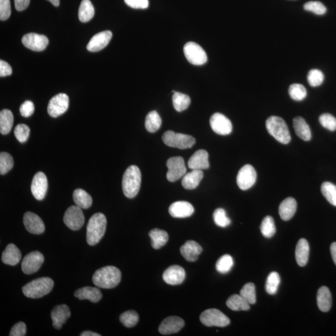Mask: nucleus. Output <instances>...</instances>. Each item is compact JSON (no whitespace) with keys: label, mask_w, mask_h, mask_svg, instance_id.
<instances>
[{"label":"nucleus","mask_w":336,"mask_h":336,"mask_svg":"<svg viewBox=\"0 0 336 336\" xmlns=\"http://www.w3.org/2000/svg\"><path fill=\"white\" fill-rule=\"evenodd\" d=\"M122 274L118 268L107 266L97 270L93 277L94 285L97 287L111 289L119 284Z\"/></svg>","instance_id":"1"},{"label":"nucleus","mask_w":336,"mask_h":336,"mask_svg":"<svg viewBox=\"0 0 336 336\" xmlns=\"http://www.w3.org/2000/svg\"><path fill=\"white\" fill-rule=\"evenodd\" d=\"M107 227V219L102 213H96L89 219L87 226V242L95 245L104 237Z\"/></svg>","instance_id":"2"},{"label":"nucleus","mask_w":336,"mask_h":336,"mask_svg":"<svg viewBox=\"0 0 336 336\" xmlns=\"http://www.w3.org/2000/svg\"><path fill=\"white\" fill-rule=\"evenodd\" d=\"M141 173L138 166L132 165L126 170L122 180V190L124 195L132 199L137 195L140 191Z\"/></svg>","instance_id":"3"},{"label":"nucleus","mask_w":336,"mask_h":336,"mask_svg":"<svg viewBox=\"0 0 336 336\" xmlns=\"http://www.w3.org/2000/svg\"><path fill=\"white\" fill-rule=\"evenodd\" d=\"M54 287V281L48 277L37 278L27 283L22 288L26 297L39 298L48 295Z\"/></svg>","instance_id":"4"},{"label":"nucleus","mask_w":336,"mask_h":336,"mask_svg":"<svg viewBox=\"0 0 336 336\" xmlns=\"http://www.w3.org/2000/svg\"><path fill=\"white\" fill-rule=\"evenodd\" d=\"M266 128L270 135L276 139L278 142L285 144L290 142L291 135L288 126L282 118L277 116L269 117L266 121Z\"/></svg>","instance_id":"5"},{"label":"nucleus","mask_w":336,"mask_h":336,"mask_svg":"<svg viewBox=\"0 0 336 336\" xmlns=\"http://www.w3.org/2000/svg\"><path fill=\"white\" fill-rule=\"evenodd\" d=\"M162 140L166 145L181 149L190 148L196 143L195 138L192 136L171 130L164 132Z\"/></svg>","instance_id":"6"},{"label":"nucleus","mask_w":336,"mask_h":336,"mask_svg":"<svg viewBox=\"0 0 336 336\" xmlns=\"http://www.w3.org/2000/svg\"><path fill=\"white\" fill-rule=\"evenodd\" d=\"M200 321L206 326L225 327L230 324V319L219 309H209L202 312Z\"/></svg>","instance_id":"7"},{"label":"nucleus","mask_w":336,"mask_h":336,"mask_svg":"<svg viewBox=\"0 0 336 336\" xmlns=\"http://www.w3.org/2000/svg\"><path fill=\"white\" fill-rule=\"evenodd\" d=\"M184 53L186 59L194 65H202L207 61V56L204 50L194 42H189L184 46Z\"/></svg>","instance_id":"8"},{"label":"nucleus","mask_w":336,"mask_h":336,"mask_svg":"<svg viewBox=\"0 0 336 336\" xmlns=\"http://www.w3.org/2000/svg\"><path fill=\"white\" fill-rule=\"evenodd\" d=\"M166 166L168 168L166 178L170 182H175L179 180L186 175L187 171L185 161L183 157L180 156L170 157L167 161Z\"/></svg>","instance_id":"9"},{"label":"nucleus","mask_w":336,"mask_h":336,"mask_svg":"<svg viewBox=\"0 0 336 336\" xmlns=\"http://www.w3.org/2000/svg\"><path fill=\"white\" fill-rule=\"evenodd\" d=\"M82 209L77 206H72L65 211L64 222L70 229L78 230L83 226L85 217Z\"/></svg>","instance_id":"10"},{"label":"nucleus","mask_w":336,"mask_h":336,"mask_svg":"<svg viewBox=\"0 0 336 336\" xmlns=\"http://www.w3.org/2000/svg\"><path fill=\"white\" fill-rule=\"evenodd\" d=\"M69 97L67 94L60 93L50 100L48 112L50 116L56 118L64 114L69 107Z\"/></svg>","instance_id":"11"},{"label":"nucleus","mask_w":336,"mask_h":336,"mask_svg":"<svg viewBox=\"0 0 336 336\" xmlns=\"http://www.w3.org/2000/svg\"><path fill=\"white\" fill-rule=\"evenodd\" d=\"M257 172L254 167L250 164H246L241 168L238 173L237 183L240 190H249L256 183Z\"/></svg>","instance_id":"12"},{"label":"nucleus","mask_w":336,"mask_h":336,"mask_svg":"<svg viewBox=\"0 0 336 336\" xmlns=\"http://www.w3.org/2000/svg\"><path fill=\"white\" fill-rule=\"evenodd\" d=\"M44 261L43 255L38 251L31 252L23 260L22 271L25 274H35L40 269Z\"/></svg>","instance_id":"13"},{"label":"nucleus","mask_w":336,"mask_h":336,"mask_svg":"<svg viewBox=\"0 0 336 336\" xmlns=\"http://www.w3.org/2000/svg\"><path fill=\"white\" fill-rule=\"evenodd\" d=\"M210 125L215 133L220 135H227L232 132V124L225 115L216 113L210 119Z\"/></svg>","instance_id":"14"},{"label":"nucleus","mask_w":336,"mask_h":336,"mask_svg":"<svg viewBox=\"0 0 336 336\" xmlns=\"http://www.w3.org/2000/svg\"><path fill=\"white\" fill-rule=\"evenodd\" d=\"M22 43L26 48L34 51L40 52L48 46L49 40L46 36L31 33L23 37Z\"/></svg>","instance_id":"15"},{"label":"nucleus","mask_w":336,"mask_h":336,"mask_svg":"<svg viewBox=\"0 0 336 336\" xmlns=\"http://www.w3.org/2000/svg\"><path fill=\"white\" fill-rule=\"evenodd\" d=\"M48 187V179L46 175L43 172L37 173L31 186V193L37 200L41 201L45 198Z\"/></svg>","instance_id":"16"},{"label":"nucleus","mask_w":336,"mask_h":336,"mask_svg":"<svg viewBox=\"0 0 336 336\" xmlns=\"http://www.w3.org/2000/svg\"><path fill=\"white\" fill-rule=\"evenodd\" d=\"M23 222L26 229L33 234H41L45 230V225L43 220L33 212H26L23 217Z\"/></svg>","instance_id":"17"},{"label":"nucleus","mask_w":336,"mask_h":336,"mask_svg":"<svg viewBox=\"0 0 336 336\" xmlns=\"http://www.w3.org/2000/svg\"><path fill=\"white\" fill-rule=\"evenodd\" d=\"M186 277V272L183 268L179 265H172L165 270L162 275V279L168 285H180Z\"/></svg>","instance_id":"18"},{"label":"nucleus","mask_w":336,"mask_h":336,"mask_svg":"<svg viewBox=\"0 0 336 336\" xmlns=\"http://www.w3.org/2000/svg\"><path fill=\"white\" fill-rule=\"evenodd\" d=\"M185 325V321L178 316H170L164 319L159 326V332L161 334L170 335L179 332Z\"/></svg>","instance_id":"19"},{"label":"nucleus","mask_w":336,"mask_h":336,"mask_svg":"<svg viewBox=\"0 0 336 336\" xmlns=\"http://www.w3.org/2000/svg\"><path fill=\"white\" fill-rule=\"evenodd\" d=\"M112 38V33L110 31H102L94 36L87 46V49L90 52L101 51L108 45Z\"/></svg>","instance_id":"20"},{"label":"nucleus","mask_w":336,"mask_h":336,"mask_svg":"<svg viewBox=\"0 0 336 336\" xmlns=\"http://www.w3.org/2000/svg\"><path fill=\"white\" fill-rule=\"evenodd\" d=\"M69 306L65 304L55 306L51 311L52 325L56 329H60L70 316Z\"/></svg>","instance_id":"21"},{"label":"nucleus","mask_w":336,"mask_h":336,"mask_svg":"<svg viewBox=\"0 0 336 336\" xmlns=\"http://www.w3.org/2000/svg\"><path fill=\"white\" fill-rule=\"evenodd\" d=\"M194 212L193 205L186 201H177L170 206L169 213L173 217L186 218L192 216Z\"/></svg>","instance_id":"22"},{"label":"nucleus","mask_w":336,"mask_h":336,"mask_svg":"<svg viewBox=\"0 0 336 336\" xmlns=\"http://www.w3.org/2000/svg\"><path fill=\"white\" fill-rule=\"evenodd\" d=\"M188 167L191 170H202L209 167V154L204 149H199L194 153L188 161Z\"/></svg>","instance_id":"23"},{"label":"nucleus","mask_w":336,"mask_h":336,"mask_svg":"<svg viewBox=\"0 0 336 336\" xmlns=\"http://www.w3.org/2000/svg\"><path fill=\"white\" fill-rule=\"evenodd\" d=\"M180 251L186 261L193 262L198 260L199 255L203 251V248L196 241L188 240L181 246Z\"/></svg>","instance_id":"24"},{"label":"nucleus","mask_w":336,"mask_h":336,"mask_svg":"<svg viewBox=\"0 0 336 336\" xmlns=\"http://www.w3.org/2000/svg\"><path fill=\"white\" fill-rule=\"evenodd\" d=\"M74 296L78 300H88L93 303H97L102 298V294L99 289L91 287L78 289L75 291Z\"/></svg>","instance_id":"25"},{"label":"nucleus","mask_w":336,"mask_h":336,"mask_svg":"<svg viewBox=\"0 0 336 336\" xmlns=\"http://www.w3.org/2000/svg\"><path fill=\"white\" fill-rule=\"evenodd\" d=\"M21 259H22V253L15 244H9L3 252L2 261L5 264L15 266L19 263Z\"/></svg>","instance_id":"26"},{"label":"nucleus","mask_w":336,"mask_h":336,"mask_svg":"<svg viewBox=\"0 0 336 336\" xmlns=\"http://www.w3.org/2000/svg\"><path fill=\"white\" fill-rule=\"evenodd\" d=\"M203 177L204 173L202 170H194L192 172L186 173L183 177V187L186 190H194L198 187Z\"/></svg>","instance_id":"27"},{"label":"nucleus","mask_w":336,"mask_h":336,"mask_svg":"<svg viewBox=\"0 0 336 336\" xmlns=\"http://www.w3.org/2000/svg\"><path fill=\"white\" fill-rule=\"evenodd\" d=\"M297 209V203L295 199L288 198L282 202L279 207V214L285 221H288L294 216Z\"/></svg>","instance_id":"28"},{"label":"nucleus","mask_w":336,"mask_h":336,"mask_svg":"<svg viewBox=\"0 0 336 336\" xmlns=\"http://www.w3.org/2000/svg\"><path fill=\"white\" fill-rule=\"evenodd\" d=\"M317 303L319 309L322 312H327L332 306V296L329 288L322 287L319 289L317 295Z\"/></svg>","instance_id":"29"},{"label":"nucleus","mask_w":336,"mask_h":336,"mask_svg":"<svg viewBox=\"0 0 336 336\" xmlns=\"http://www.w3.org/2000/svg\"><path fill=\"white\" fill-rule=\"evenodd\" d=\"M293 127L296 135L302 140L308 141L311 139V132L308 123L301 117L293 119Z\"/></svg>","instance_id":"30"},{"label":"nucleus","mask_w":336,"mask_h":336,"mask_svg":"<svg viewBox=\"0 0 336 336\" xmlns=\"http://www.w3.org/2000/svg\"><path fill=\"white\" fill-rule=\"evenodd\" d=\"M309 246L305 238H301L296 245L295 251L296 261L300 267H304L308 263Z\"/></svg>","instance_id":"31"},{"label":"nucleus","mask_w":336,"mask_h":336,"mask_svg":"<svg viewBox=\"0 0 336 336\" xmlns=\"http://www.w3.org/2000/svg\"><path fill=\"white\" fill-rule=\"evenodd\" d=\"M149 237L151 240L152 247L154 249H159L166 245L169 239V236L166 231L154 228L149 233Z\"/></svg>","instance_id":"32"},{"label":"nucleus","mask_w":336,"mask_h":336,"mask_svg":"<svg viewBox=\"0 0 336 336\" xmlns=\"http://www.w3.org/2000/svg\"><path fill=\"white\" fill-rule=\"evenodd\" d=\"M73 199L76 206L81 209H89L93 204V198L90 194L82 189H77L73 191Z\"/></svg>","instance_id":"33"},{"label":"nucleus","mask_w":336,"mask_h":336,"mask_svg":"<svg viewBox=\"0 0 336 336\" xmlns=\"http://www.w3.org/2000/svg\"><path fill=\"white\" fill-rule=\"evenodd\" d=\"M226 304L231 310L248 311L250 309V304L239 295H233L228 298Z\"/></svg>","instance_id":"34"},{"label":"nucleus","mask_w":336,"mask_h":336,"mask_svg":"<svg viewBox=\"0 0 336 336\" xmlns=\"http://www.w3.org/2000/svg\"><path fill=\"white\" fill-rule=\"evenodd\" d=\"M95 10L90 0H82L78 9V18L81 22L87 23L93 19Z\"/></svg>","instance_id":"35"},{"label":"nucleus","mask_w":336,"mask_h":336,"mask_svg":"<svg viewBox=\"0 0 336 336\" xmlns=\"http://www.w3.org/2000/svg\"><path fill=\"white\" fill-rule=\"evenodd\" d=\"M13 115L10 110L4 109L0 112V132L7 135L11 131L13 125Z\"/></svg>","instance_id":"36"},{"label":"nucleus","mask_w":336,"mask_h":336,"mask_svg":"<svg viewBox=\"0 0 336 336\" xmlns=\"http://www.w3.org/2000/svg\"><path fill=\"white\" fill-rule=\"evenodd\" d=\"M173 104L177 112H183L187 109L191 104L190 97L186 94L173 91Z\"/></svg>","instance_id":"37"},{"label":"nucleus","mask_w":336,"mask_h":336,"mask_svg":"<svg viewBox=\"0 0 336 336\" xmlns=\"http://www.w3.org/2000/svg\"><path fill=\"white\" fill-rule=\"evenodd\" d=\"M161 119L158 113L156 111H151L149 113L145 119V128L148 132L150 133L156 132L159 129L161 125Z\"/></svg>","instance_id":"38"},{"label":"nucleus","mask_w":336,"mask_h":336,"mask_svg":"<svg viewBox=\"0 0 336 336\" xmlns=\"http://www.w3.org/2000/svg\"><path fill=\"white\" fill-rule=\"evenodd\" d=\"M321 193L326 200L336 207V186L330 182L322 184Z\"/></svg>","instance_id":"39"},{"label":"nucleus","mask_w":336,"mask_h":336,"mask_svg":"<svg viewBox=\"0 0 336 336\" xmlns=\"http://www.w3.org/2000/svg\"><path fill=\"white\" fill-rule=\"evenodd\" d=\"M261 230L262 235L266 238H271L276 233L274 219L271 216H266L262 220Z\"/></svg>","instance_id":"40"},{"label":"nucleus","mask_w":336,"mask_h":336,"mask_svg":"<svg viewBox=\"0 0 336 336\" xmlns=\"http://www.w3.org/2000/svg\"><path fill=\"white\" fill-rule=\"evenodd\" d=\"M280 283V277L277 272L270 273L267 277L265 290L270 295H275L278 291Z\"/></svg>","instance_id":"41"},{"label":"nucleus","mask_w":336,"mask_h":336,"mask_svg":"<svg viewBox=\"0 0 336 336\" xmlns=\"http://www.w3.org/2000/svg\"><path fill=\"white\" fill-rule=\"evenodd\" d=\"M233 266L232 257L229 255H224L218 260L216 263V270L220 274H225L230 271Z\"/></svg>","instance_id":"42"},{"label":"nucleus","mask_w":336,"mask_h":336,"mask_svg":"<svg viewBox=\"0 0 336 336\" xmlns=\"http://www.w3.org/2000/svg\"><path fill=\"white\" fill-rule=\"evenodd\" d=\"M291 98L295 101H301L306 98L307 91L303 85L300 83H293L290 86L288 90Z\"/></svg>","instance_id":"43"},{"label":"nucleus","mask_w":336,"mask_h":336,"mask_svg":"<svg viewBox=\"0 0 336 336\" xmlns=\"http://www.w3.org/2000/svg\"><path fill=\"white\" fill-rule=\"evenodd\" d=\"M241 297L245 299L250 304L256 303V287L254 283H248L243 286L240 292Z\"/></svg>","instance_id":"44"},{"label":"nucleus","mask_w":336,"mask_h":336,"mask_svg":"<svg viewBox=\"0 0 336 336\" xmlns=\"http://www.w3.org/2000/svg\"><path fill=\"white\" fill-rule=\"evenodd\" d=\"M120 320L125 327H133L138 323L139 316L135 311H127L120 315Z\"/></svg>","instance_id":"45"},{"label":"nucleus","mask_w":336,"mask_h":336,"mask_svg":"<svg viewBox=\"0 0 336 336\" xmlns=\"http://www.w3.org/2000/svg\"><path fill=\"white\" fill-rule=\"evenodd\" d=\"M14 165L13 157L11 154L2 152L0 154V173L2 175L7 174L12 169Z\"/></svg>","instance_id":"46"},{"label":"nucleus","mask_w":336,"mask_h":336,"mask_svg":"<svg viewBox=\"0 0 336 336\" xmlns=\"http://www.w3.org/2000/svg\"><path fill=\"white\" fill-rule=\"evenodd\" d=\"M214 220L216 224L220 227H226L230 224L231 220L227 216L225 210L217 209L213 214Z\"/></svg>","instance_id":"47"},{"label":"nucleus","mask_w":336,"mask_h":336,"mask_svg":"<svg viewBox=\"0 0 336 336\" xmlns=\"http://www.w3.org/2000/svg\"><path fill=\"white\" fill-rule=\"evenodd\" d=\"M324 76L323 73L319 69H312L308 72V81L309 85L313 88L321 86L323 82Z\"/></svg>","instance_id":"48"},{"label":"nucleus","mask_w":336,"mask_h":336,"mask_svg":"<svg viewBox=\"0 0 336 336\" xmlns=\"http://www.w3.org/2000/svg\"><path fill=\"white\" fill-rule=\"evenodd\" d=\"M304 9L317 15H322L326 12V8L320 2H307L304 5Z\"/></svg>","instance_id":"49"},{"label":"nucleus","mask_w":336,"mask_h":336,"mask_svg":"<svg viewBox=\"0 0 336 336\" xmlns=\"http://www.w3.org/2000/svg\"><path fill=\"white\" fill-rule=\"evenodd\" d=\"M14 133L18 141L20 143H25L30 136V128L26 125L19 124L15 128Z\"/></svg>","instance_id":"50"},{"label":"nucleus","mask_w":336,"mask_h":336,"mask_svg":"<svg viewBox=\"0 0 336 336\" xmlns=\"http://www.w3.org/2000/svg\"><path fill=\"white\" fill-rule=\"evenodd\" d=\"M319 122L322 127L326 129L331 131L336 130V119L332 115L329 114H324L319 117Z\"/></svg>","instance_id":"51"},{"label":"nucleus","mask_w":336,"mask_h":336,"mask_svg":"<svg viewBox=\"0 0 336 336\" xmlns=\"http://www.w3.org/2000/svg\"><path fill=\"white\" fill-rule=\"evenodd\" d=\"M11 13L10 0H0V20L5 21L9 19Z\"/></svg>","instance_id":"52"},{"label":"nucleus","mask_w":336,"mask_h":336,"mask_svg":"<svg viewBox=\"0 0 336 336\" xmlns=\"http://www.w3.org/2000/svg\"><path fill=\"white\" fill-rule=\"evenodd\" d=\"M35 111V106L32 102L25 101L20 106V112L23 117H30Z\"/></svg>","instance_id":"53"},{"label":"nucleus","mask_w":336,"mask_h":336,"mask_svg":"<svg viewBox=\"0 0 336 336\" xmlns=\"http://www.w3.org/2000/svg\"><path fill=\"white\" fill-rule=\"evenodd\" d=\"M125 4L132 9H146L149 6L148 0H124Z\"/></svg>","instance_id":"54"},{"label":"nucleus","mask_w":336,"mask_h":336,"mask_svg":"<svg viewBox=\"0 0 336 336\" xmlns=\"http://www.w3.org/2000/svg\"><path fill=\"white\" fill-rule=\"evenodd\" d=\"M26 333V325L23 322H19L13 325L10 331V336H24Z\"/></svg>","instance_id":"55"},{"label":"nucleus","mask_w":336,"mask_h":336,"mask_svg":"<svg viewBox=\"0 0 336 336\" xmlns=\"http://www.w3.org/2000/svg\"><path fill=\"white\" fill-rule=\"evenodd\" d=\"M12 73V67L4 60H0V77H6Z\"/></svg>","instance_id":"56"},{"label":"nucleus","mask_w":336,"mask_h":336,"mask_svg":"<svg viewBox=\"0 0 336 336\" xmlns=\"http://www.w3.org/2000/svg\"><path fill=\"white\" fill-rule=\"evenodd\" d=\"M30 0H15L16 9L18 12L26 10L30 5Z\"/></svg>","instance_id":"57"},{"label":"nucleus","mask_w":336,"mask_h":336,"mask_svg":"<svg viewBox=\"0 0 336 336\" xmlns=\"http://www.w3.org/2000/svg\"><path fill=\"white\" fill-rule=\"evenodd\" d=\"M330 254H331L333 261L336 265V242L332 243L330 247Z\"/></svg>","instance_id":"58"},{"label":"nucleus","mask_w":336,"mask_h":336,"mask_svg":"<svg viewBox=\"0 0 336 336\" xmlns=\"http://www.w3.org/2000/svg\"><path fill=\"white\" fill-rule=\"evenodd\" d=\"M81 336H101V334H98V333L94 332L92 331H84L80 334Z\"/></svg>","instance_id":"59"},{"label":"nucleus","mask_w":336,"mask_h":336,"mask_svg":"<svg viewBox=\"0 0 336 336\" xmlns=\"http://www.w3.org/2000/svg\"><path fill=\"white\" fill-rule=\"evenodd\" d=\"M55 7H59L60 1L59 0H48Z\"/></svg>","instance_id":"60"}]
</instances>
